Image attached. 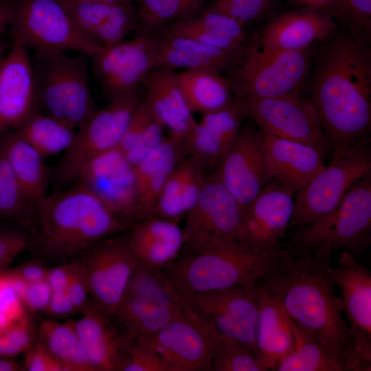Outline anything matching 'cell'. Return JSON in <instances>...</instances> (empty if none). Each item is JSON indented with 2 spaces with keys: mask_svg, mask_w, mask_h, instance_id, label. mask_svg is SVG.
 <instances>
[{
  "mask_svg": "<svg viewBox=\"0 0 371 371\" xmlns=\"http://www.w3.org/2000/svg\"><path fill=\"white\" fill-rule=\"evenodd\" d=\"M219 72L197 68L177 73L179 85L192 113L201 115L216 111L233 100L230 83Z\"/></svg>",
  "mask_w": 371,
  "mask_h": 371,
  "instance_id": "d6a6232c",
  "label": "cell"
},
{
  "mask_svg": "<svg viewBox=\"0 0 371 371\" xmlns=\"http://www.w3.org/2000/svg\"><path fill=\"white\" fill-rule=\"evenodd\" d=\"M205 168L187 155L175 167L155 204L153 216L179 223L196 203L205 179Z\"/></svg>",
  "mask_w": 371,
  "mask_h": 371,
  "instance_id": "4316f807",
  "label": "cell"
},
{
  "mask_svg": "<svg viewBox=\"0 0 371 371\" xmlns=\"http://www.w3.org/2000/svg\"><path fill=\"white\" fill-rule=\"evenodd\" d=\"M292 256L291 249L282 245L262 249L244 239L225 240L177 258L159 273L175 293L207 292L257 283L283 267Z\"/></svg>",
  "mask_w": 371,
  "mask_h": 371,
  "instance_id": "277c9868",
  "label": "cell"
},
{
  "mask_svg": "<svg viewBox=\"0 0 371 371\" xmlns=\"http://www.w3.org/2000/svg\"><path fill=\"white\" fill-rule=\"evenodd\" d=\"M70 260L78 265L83 271L93 305L111 317L120 305L131 276L139 264L128 245L127 233L100 240Z\"/></svg>",
  "mask_w": 371,
  "mask_h": 371,
  "instance_id": "8fae6325",
  "label": "cell"
},
{
  "mask_svg": "<svg viewBox=\"0 0 371 371\" xmlns=\"http://www.w3.org/2000/svg\"><path fill=\"white\" fill-rule=\"evenodd\" d=\"M13 45L35 51L74 50L90 57L104 48L78 24L62 0H14Z\"/></svg>",
  "mask_w": 371,
  "mask_h": 371,
  "instance_id": "8992f818",
  "label": "cell"
},
{
  "mask_svg": "<svg viewBox=\"0 0 371 371\" xmlns=\"http://www.w3.org/2000/svg\"><path fill=\"white\" fill-rule=\"evenodd\" d=\"M32 236L19 228L0 227V271L8 269L15 258L32 249Z\"/></svg>",
  "mask_w": 371,
  "mask_h": 371,
  "instance_id": "f6af8a7d",
  "label": "cell"
},
{
  "mask_svg": "<svg viewBox=\"0 0 371 371\" xmlns=\"http://www.w3.org/2000/svg\"><path fill=\"white\" fill-rule=\"evenodd\" d=\"M273 0H214L205 10L227 15L243 26L262 18Z\"/></svg>",
  "mask_w": 371,
  "mask_h": 371,
  "instance_id": "ee69618b",
  "label": "cell"
},
{
  "mask_svg": "<svg viewBox=\"0 0 371 371\" xmlns=\"http://www.w3.org/2000/svg\"><path fill=\"white\" fill-rule=\"evenodd\" d=\"M23 369L27 371H64L61 363L39 340L27 351Z\"/></svg>",
  "mask_w": 371,
  "mask_h": 371,
  "instance_id": "681fc988",
  "label": "cell"
},
{
  "mask_svg": "<svg viewBox=\"0 0 371 371\" xmlns=\"http://www.w3.org/2000/svg\"><path fill=\"white\" fill-rule=\"evenodd\" d=\"M120 371H167V368L152 347L137 338L124 337Z\"/></svg>",
  "mask_w": 371,
  "mask_h": 371,
  "instance_id": "b9f144b4",
  "label": "cell"
},
{
  "mask_svg": "<svg viewBox=\"0 0 371 371\" xmlns=\"http://www.w3.org/2000/svg\"><path fill=\"white\" fill-rule=\"evenodd\" d=\"M3 333L24 352H27L37 337V328L27 313L7 328Z\"/></svg>",
  "mask_w": 371,
  "mask_h": 371,
  "instance_id": "816d5d0a",
  "label": "cell"
},
{
  "mask_svg": "<svg viewBox=\"0 0 371 371\" xmlns=\"http://www.w3.org/2000/svg\"><path fill=\"white\" fill-rule=\"evenodd\" d=\"M3 333L1 330H0V335H1Z\"/></svg>",
  "mask_w": 371,
  "mask_h": 371,
  "instance_id": "e7e4bbea",
  "label": "cell"
},
{
  "mask_svg": "<svg viewBox=\"0 0 371 371\" xmlns=\"http://www.w3.org/2000/svg\"><path fill=\"white\" fill-rule=\"evenodd\" d=\"M52 289L46 280L27 284L25 283L19 293V296L32 312H44L52 295Z\"/></svg>",
  "mask_w": 371,
  "mask_h": 371,
  "instance_id": "f907efd6",
  "label": "cell"
},
{
  "mask_svg": "<svg viewBox=\"0 0 371 371\" xmlns=\"http://www.w3.org/2000/svg\"><path fill=\"white\" fill-rule=\"evenodd\" d=\"M74 326L97 371L121 370L124 337L109 317L93 306Z\"/></svg>",
  "mask_w": 371,
  "mask_h": 371,
  "instance_id": "f1b7e54d",
  "label": "cell"
},
{
  "mask_svg": "<svg viewBox=\"0 0 371 371\" xmlns=\"http://www.w3.org/2000/svg\"><path fill=\"white\" fill-rule=\"evenodd\" d=\"M141 98L139 91L111 101L79 128L56 168L57 190L74 183L91 159L118 147Z\"/></svg>",
  "mask_w": 371,
  "mask_h": 371,
  "instance_id": "30bf717a",
  "label": "cell"
},
{
  "mask_svg": "<svg viewBox=\"0 0 371 371\" xmlns=\"http://www.w3.org/2000/svg\"><path fill=\"white\" fill-rule=\"evenodd\" d=\"M14 0H0V2H12V1H14Z\"/></svg>",
  "mask_w": 371,
  "mask_h": 371,
  "instance_id": "be15d7a7",
  "label": "cell"
},
{
  "mask_svg": "<svg viewBox=\"0 0 371 371\" xmlns=\"http://www.w3.org/2000/svg\"><path fill=\"white\" fill-rule=\"evenodd\" d=\"M136 36L157 33L172 22L192 19L198 15L205 0H135Z\"/></svg>",
  "mask_w": 371,
  "mask_h": 371,
  "instance_id": "74e56055",
  "label": "cell"
},
{
  "mask_svg": "<svg viewBox=\"0 0 371 371\" xmlns=\"http://www.w3.org/2000/svg\"><path fill=\"white\" fill-rule=\"evenodd\" d=\"M260 290L256 346L265 371L275 370L278 364L294 348L292 324L278 300L260 288Z\"/></svg>",
  "mask_w": 371,
  "mask_h": 371,
  "instance_id": "83f0119b",
  "label": "cell"
},
{
  "mask_svg": "<svg viewBox=\"0 0 371 371\" xmlns=\"http://www.w3.org/2000/svg\"><path fill=\"white\" fill-rule=\"evenodd\" d=\"M76 128L38 110L14 131L45 159L65 151L73 142Z\"/></svg>",
  "mask_w": 371,
  "mask_h": 371,
  "instance_id": "e575fe53",
  "label": "cell"
},
{
  "mask_svg": "<svg viewBox=\"0 0 371 371\" xmlns=\"http://www.w3.org/2000/svg\"><path fill=\"white\" fill-rule=\"evenodd\" d=\"M0 135V147L27 199L37 210L47 195L49 172L45 164V158L14 130Z\"/></svg>",
  "mask_w": 371,
  "mask_h": 371,
  "instance_id": "4dcf8cb0",
  "label": "cell"
},
{
  "mask_svg": "<svg viewBox=\"0 0 371 371\" xmlns=\"http://www.w3.org/2000/svg\"><path fill=\"white\" fill-rule=\"evenodd\" d=\"M309 99L333 157L370 143V47L348 34L330 41L319 56Z\"/></svg>",
  "mask_w": 371,
  "mask_h": 371,
  "instance_id": "7a4b0ae2",
  "label": "cell"
},
{
  "mask_svg": "<svg viewBox=\"0 0 371 371\" xmlns=\"http://www.w3.org/2000/svg\"><path fill=\"white\" fill-rule=\"evenodd\" d=\"M0 217L16 223L32 238L38 230V212L27 199L8 160L0 147Z\"/></svg>",
  "mask_w": 371,
  "mask_h": 371,
  "instance_id": "8d00e7d4",
  "label": "cell"
},
{
  "mask_svg": "<svg viewBox=\"0 0 371 371\" xmlns=\"http://www.w3.org/2000/svg\"><path fill=\"white\" fill-rule=\"evenodd\" d=\"M190 20L205 31L236 47L242 48L246 39L244 26L227 15L205 10Z\"/></svg>",
  "mask_w": 371,
  "mask_h": 371,
  "instance_id": "7bdbcfd3",
  "label": "cell"
},
{
  "mask_svg": "<svg viewBox=\"0 0 371 371\" xmlns=\"http://www.w3.org/2000/svg\"><path fill=\"white\" fill-rule=\"evenodd\" d=\"M37 110L34 75L26 48L13 45L0 63V134Z\"/></svg>",
  "mask_w": 371,
  "mask_h": 371,
  "instance_id": "44dd1931",
  "label": "cell"
},
{
  "mask_svg": "<svg viewBox=\"0 0 371 371\" xmlns=\"http://www.w3.org/2000/svg\"><path fill=\"white\" fill-rule=\"evenodd\" d=\"M137 339L157 351L167 371H212L209 339L185 315Z\"/></svg>",
  "mask_w": 371,
  "mask_h": 371,
  "instance_id": "ffe728a7",
  "label": "cell"
},
{
  "mask_svg": "<svg viewBox=\"0 0 371 371\" xmlns=\"http://www.w3.org/2000/svg\"><path fill=\"white\" fill-rule=\"evenodd\" d=\"M371 175V147L367 144L333 157L296 192L289 228L313 224L331 213L355 183Z\"/></svg>",
  "mask_w": 371,
  "mask_h": 371,
  "instance_id": "7c38bea8",
  "label": "cell"
},
{
  "mask_svg": "<svg viewBox=\"0 0 371 371\" xmlns=\"http://www.w3.org/2000/svg\"><path fill=\"white\" fill-rule=\"evenodd\" d=\"M24 370L23 367L17 363L13 359L0 358V371Z\"/></svg>",
  "mask_w": 371,
  "mask_h": 371,
  "instance_id": "680465c9",
  "label": "cell"
},
{
  "mask_svg": "<svg viewBox=\"0 0 371 371\" xmlns=\"http://www.w3.org/2000/svg\"><path fill=\"white\" fill-rule=\"evenodd\" d=\"M47 269L40 260H36L1 271L7 276L30 284L46 280Z\"/></svg>",
  "mask_w": 371,
  "mask_h": 371,
  "instance_id": "f5cc1de1",
  "label": "cell"
},
{
  "mask_svg": "<svg viewBox=\"0 0 371 371\" xmlns=\"http://www.w3.org/2000/svg\"><path fill=\"white\" fill-rule=\"evenodd\" d=\"M44 313L54 318H65L77 314L66 290L52 291Z\"/></svg>",
  "mask_w": 371,
  "mask_h": 371,
  "instance_id": "db71d44e",
  "label": "cell"
},
{
  "mask_svg": "<svg viewBox=\"0 0 371 371\" xmlns=\"http://www.w3.org/2000/svg\"><path fill=\"white\" fill-rule=\"evenodd\" d=\"M32 248L45 260L68 262L78 253L130 227L80 182L47 195L38 207Z\"/></svg>",
  "mask_w": 371,
  "mask_h": 371,
  "instance_id": "3957f363",
  "label": "cell"
},
{
  "mask_svg": "<svg viewBox=\"0 0 371 371\" xmlns=\"http://www.w3.org/2000/svg\"><path fill=\"white\" fill-rule=\"evenodd\" d=\"M289 248L292 257L261 278L258 286L315 337L342 371H368L356 355L340 297L330 280L333 251L324 245Z\"/></svg>",
  "mask_w": 371,
  "mask_h": 371,
  "instance_id": "6da1fadb",
  "label": "cell"
},
{
  "mask_svg": "<svg viewBox=\"0 0 371 371\" xmlns=\"http://www.w3.org/2000/svg\"><path fill=\"white\" fill-rule=\"evenodd\" d=\"M167 288L178 303L218 333L239 341L260 360L256 342L260 294L257 283L195 293H177Z\"/></svg>",
  "mask_w": 371,
  "mask_h": 371,
  "instance_id": "ba28073f",
  "label": "cell"
},
{
  "mask_svg": "<svg viewBox=\"0 0 371 371\" xmlns=\"http://www.w3.org/2000/svg\"><path fill=\"white\" fill-rule=\"evenodd\" d=\"M292 191L275 179L267 183L243 210V239L262 249L281 245L293 210Z\"/></svg>",
  "mask_w": 371,
  "mask_h": 371,
  "instance_id": "d6986e66",
  "label": "cell"
},
{
  "mask_svg": "<svg viewBox=\"0 0 371 371\" xmlns=\"http://www.w3.org/2000/svg\"><path fill=\"white\" fill-rule=\"evenodd\" d=\"M70 2H83V3H100L105 4H118L132 2L133 0H63Z\"/></svg>",
  "mask_w": 371,
  "mask_h": 371,
  "instance_id": "91938a15",
  "label": "cell"
},
{
  "mask_svg": "<svg viewBox=\"0 0 371 371\" xmlns=\"http://www.w3.org/2000/svg\"><path fill=\"white\" fill-rule=\"evenodd\" d=\"M187 156L183 145L165 136L161 143L133 166L144 218L153 216L158 195L175 167Z\"/></svg>",
  "mask_w": 371,
  "mask_h": 371,
  "instance_id": "f546056e",
  "label": "cell"
},
{
  "mask_svg": "<svg viewBox=\"0 0 371 371\" xmlns=\"http://www.w3.org/2000/svg\"><path fill=\"white\" fill-rule=\"evenodd\" d=\"M180 306L185 316L203 330L209 339L212 371H265L257 357L242 344L218 333L186 306L181 304Z\"/></svg>",
  "mask_w": 371,
  "mask_h": 371,
  "instance_id": "d590c367",
  "label": "cell"
},
{
  "mask_svg": "<svg viewBox=\"0 0 371 371\" xmlns=\"http://www.w3.org/2000/svg\"><path fill=\"white\" fill-rule=\"evenodd\" d=\"M339 16L361 25H370L371 0H334L328 6Z\"/></svg>",
  "mask_w": 371,
  "mask_h": 371,
  "instance_id": "c3c4849f",
  "label": "cell"
},
{
  "mask_svg": "<svg viewBox=\"0 0 371 371\" xmlns=\"http://www.w3.org/2000/svg\"><path fill=\"white\" fill-rule=\"evenodd\" d=\"M244 117L236 98L223 108L201 114L184 144L186 155L199 160L205 169L216 168L236 139Z\"/></svg>",
  "mask_w": 371,
  "mask_h": 371,
  "instance_id": "cb8c5ba5",
  "label": "cell"
},
{
  "mask_svg": "<svg viewBox=\"0 0 371 371\" xmlns=\"http://www.w3.org/2000/svg\"><path fill=\"white\" fill-rule=\"evenodd\" d=\"M291 324L294 348L278 364L275 370L342 371L315 337L292 320Z\"/></svg>",
  "mask_w": 371,
  "mask_h": 371,
  "instance_id": "ab89813d",
  "label": "cell"
},
{
  "mask_svg": "<svg viewBox=\"0 0 371 371\" xmlns=\"http://www.w3.org/2000/svg\"><path fill=\"white\" fill-rule=\"evenodd\" d=\"M90 56L35 51L31 58L37 110L80 128L98 111L88 81Z\"/></svg>",
  "mask_w": 371,
  "mask_h": 371,
  "instance_id": "5b68a950",
  "label": "cell"
},
{
  "mask_svg": "<svg viewBox=\"0 0 371 371\" xmlns=\"http://www.w3.org/2000/svg\"><path fill=\"white\" fill-rule=\"evenodd\" d=\"M330 277L341 293V309L346 317L356 355L371 369V272L356 257L343 251Z\"/></svg>",
  "mask_w": 371,
  "mask_h": 371,
  "instance_id": "e0dca14e",
  "label": "cell"
},
{
  "mask_svg": "<svg viewBox=\"0 0 371 371\" xmlns=\"http://www.w3.org/2000/svg\"><path fill=\"white\" fill-rule=\"evenodd\" d=\"M141 87L144 90L142 99L153 118L184 148L197 121L181 91L177 73L165 67H154L144 78Z\"/></svg>",
  "mask_w": 371,
  "mask_h": 371,
  "instance_id": "7402d4cb",
  "label": "cell"
},
{
  "mask_svg": "<svg viewBox=\"0 0 371 371\" xmlns=\"http://www.w3.org/2000/svg\"><path fill=\"white\" fill-rule=\"evenodd\" d=\"M164 132V126L153 118L142 95L117 148L134 166L161 143Z\"/></svg>",
  "mask_w": 371,
  "mask_h": 371,
  "instance_id": "f35d334b",
  "label": "cell"
},
{
  "mask_svg": "<svg viewBox=\"0 0 371 371\" xmlns=\"http://www.w3.org/2000/svg\"><path fill=\"white\" fill-rule=\"evenodd\" d=\"M7 45L4 42L0 41V63L3 58Z\"/></svg>",
  "mask_w": 371,
  "mask_h": 371,
  "instance_id": "6125c7cd",
  "label": "cell"
},
{
  "mask_svg": "<svg viewBox=\"0 0 371 371\" xmlns=\"http://www.w3.org/2000/svg\"><path fill=\"white\" fill-rule=\"evenodd\" d=\"M183 315L177 302L166 304L147 297L124 295L109 318L124 337L139 338L156 333Z\"/></svg>",
  "mask_w": 371,
  "mask_h": 371,
  "instance_id": "1f68e13d",
  "label": "cell"
},
{
  "mask_svg": "<svg viewBox=\"0 0 371 371\" xmlns=\"http://www.w3.org/2000/svg\"><path fill=\"white\" fill-rule=\"evenodd\" d=\"M12 14V1L0 2V32L10 25Z\"/></svg>",
  "mask_w": 371,
  "mask_h": 371,
  "instance_id": "6f0895ef",
  "label": "cell"
},
{
  "mask_svg": "<svg viewBox=\"0 0 371 371\" xmlns=\"http://www.w3.org/2000/svg\"><path fill=\"white\" fill-rule=\"evenodd\" d=\"M24 351L3 333L0 335V358L13 359Z\"/></svg>",
  "mask_w": 371,
  "mask_h": 371,
  "instance_id": "9f6ffc18",
  "label": "cell"
},
{
  "mask_svg": "<svg viewBox=\"0 0 371 371\" xmlns=\"http://www.w3.org/2000/svg\"><path fill=\"white\" fill-rule=\"evenodd\" d=\"M25 306L8 278L0 272V330L26 315Z\"/></svg>",
  "mask_w": 371,
  "mask_h": 371,
  "instance_id": "bcb514c9",
  "label": "cell"
},
{
  "mask_svg": "<svg viewBox=\"0 0 371 371\" xmlns=\"http://www.w3.org/2000/svg\"><path fill=\"white\" fill-rule=\"evenodd\" d=\"M215 172L239 203L245 207L273 179L266 160L260 129L241 127Z\"/></svg>",
  "mask_w": 371,
  "mask_h": 371,
  "instance_id": "ac0fdd59",
  "label": "cell"
},
{
  "mask_svg": "<svg viewBox=\"0 0 371 371\" xmlns=\"http://www.w3.org/2000/svg\"><path fill=\"white\" fill-rule=\"evenodd\" d=\"M155 35L122 41L91 56L93 71L111 101L139 91L149 71L156 67Z\"/></svg>",
  "mask_w": 371,
  "mask_h": 371,
  "instance_id": "2e32d148",
  "label": "cell"
},
{
  "mask_svg": "<svg viewBox=\"0 0 371 371\" xmlns=\"http://www.w3.org/2000/svg\"><path fill=\"white\" fill-rule=\"evenodd\" d=\"M261 133L271 178L293 192L304 188L325 166L324 156L312 146Z\"/></svg>",
  "mask_w": 371,
  "mask_h": 371,
  "instance_id": "d4e9b609",
  "label": "cell"
},
{
  "mask_svg": "<svg viewBox=\"0 0 371 371\" xmlns=\"http://www.w3.org/2000/svg\"><path fill=\"white\" fill-rule=\"evenodd\" d=\"M310 65L308 49L267 50L254 44L245 51L229 82L237 100L297 95Z\"/></svg>",
  "mask_w": 371,
  "mask_h": 371,
  "instance_id": "52a82bcc",
  "label": "cell"
},
{
  "mask_svg": "<svg viewBox=\"0 0 371 371\" xmlns=\"http://www.w3.org/2000/svg\"><path fill=\"white\" fill-rule=\"evenodd\" d=\"M77 181L130 229L144 219L133 166L117 147L88 162Z\"/></svg>",
  "mask_w": 371,
  "mask_h": 371,
  "instance_id": "9a60e30c",
  "label": "cell"
},
{
  "mask_svg": "<svg viewBox=\"0 0 371 371\" xmlns=\"http://www.w3.org/2000/svg\"><path fill=\"white\" fill-rule=\"evenodd\" d=\"M308 5V6H313L322 8V7L329 6L334 0H299Z\"/></svg>",
  "mask_w": 371,
  "mask_h": 371,
  "instance_id": "94428289",
  "label": "cell"
},
{
  "mask_svg": "<svg viewBox=\"0 0 371 371\" xmlns=\"http://www.w3.org/2000/svg\"><path fill=\"white\" fill-rule=\"evenodd\" d=\"M71 262L74 263V271L66 291L76 313L82 315L91 310L93 305L83 271L78 265Z\"/></svg>",
  "mask_w": 371,
  "mask_h": 371,
  "instance_id": "7dc6e473",
  "label": "cell"
},
{
  "mask_svg": "<svg viewBox=\"0 0 371 371\" xmlns=\"http://www.w3.org/2000/svg\"><path fill=\"white\" fill-rule=\"evenodd\" d=\"M179 223L151 216L128 229V245L140 265L159 272L179 258L183 245Z\"/></svg>",
  "mask_w": 371,
  "mask_h": 371,
  "instance_id": "484cf974",
  "label": "cell"
},
{
  "mask_svg": "<svg viewBox=\"0 0 371 371\" xmlns=\"http://www.w3.org/2000/svg\"><path fill=\"white\" fill-rule=\"evenodd\" d=\"M238 100L245 117L254 121L261 131L311 146L324 157L330 149L309 98L289 94Z\"/></svg>",
  "mask_w": 371,
  "mask_h": 371,
  "instance_id": "5bb4252c",
  "label": "cell"
},
{
  "mask_svg": "<svg viewBox=\"0 0 371 371\" xmlns=\"http://www.w3.org/2000/svg\"><path fill=\"white\" fill-rule=\"evenodd\" d=\"M154 35L156 67H165L174 71L179 68H208L220 71L229 66L228 63L218 59L172 47L158 35Z\"/></svg>",
  "mask_w": 371,
  "mask_h": 371,
  "instance_id": "60d3db41",
  "label": "cell"
},
{
  "mask_svg": "<svg viewBox=\"0 0 371 371\" xmlns=\"http://www.w3.org/2000/svg\"><path fill=\"white\" fill-rule=\"evenodd\" d=\"M73 271L74 263L71 261L48 269L46 281L52 291L66 290Z\"/></svg>",
  "mask_w": 371,
  "mask_h": 371,
  "instance_id": "11a10c76",
  "label": "cell"
},
{
  "mask_svg": "<svg viewBox=\"0 0 371 371\" xmlns=\"http://www.w3.org/2000/svg\"><path fill=\"white\" fill-rule=\"evenodd\" d=\"M300 227L293 246L324 245L362 256L371 244V175L355 183L331 213Z\"/></svg>",
  "mask_w": 371,
  "mask_h": 371,
  "instance_id": "9c48e42d",
  "label": "cell"
},
{
  "mask_svg": "<svg viewBox=\"0 0 371 371\" xmlns=\"http://www.w3.org/2000/svg\"><path fill=\"white\" fill-rule=\"evenodd\" d=\"M243 210L215 171L206 175L196 203L186 216L179 258L216 241L243 239Z\"/></svg>",
  "mask_w": 371,
  "mask_h": 371,
  "instance_id": "4fadbf2b",
  "label": "cell"
},
{
  "mask_svg": "<svg viewBox=\"0 0 371 371\" xmlns=\"http://www.w3.org/2000/svg\"><path fill=\"white\" fill-rule=\"evenodd\" d=\"M37 340L61 363L64 371H97L80 341L74 319L63 323L43 320L37 328Z\"/></svg>",
  "mask_w": 371,
  "mask_h": 371,
  "instance_id": "836d02e7",
  "label": "cell"
},
{
  "mask_svg": "<svg viewBox=\"0 0 371 371\" xmlns=\"http://www.w3.org/2000/svg\"><path fill=\"white\" fill-rule=\"evenodd\" d=\"M335 29L336 24L328 12L308 6L271 21L255 45L267 50L302 51L315 41L328 38Z\"/></svg>",
  "mask_w": 371,
  "mask_h": 371,
  "instance_id": "603a6c76",
  "label": "cell"
}]
</instances>
